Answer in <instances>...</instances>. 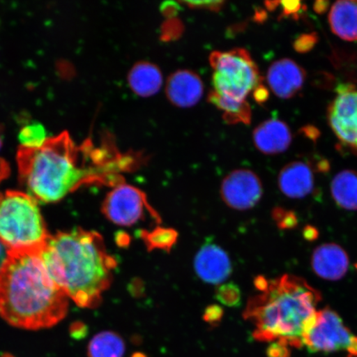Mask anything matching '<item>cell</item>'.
<instances>
[{
	"instance_id": "cell-23",
	"label": "cell",
	"mask_w": 357,
	"mask_h": 357,
	"mask_svg": "<svg viewBox=\"0 0 357 357\" xmlns=\"http://www.w3.org/2000/svg\"><path fill=\"white\" fill-rule=\"evenodd\" d=\"M217 298L223 305L236 306L241 301L239 289L234 284L221 285L218 288Z\"/></svg>"
},
{
	"instance_id": "cell-8",
	"label": "cell",
	"mask_w": 357,
	"mask_h": 357,
	"mask_svg": "<svg viewBox=\"0 0 357 357\" xmlns=\"http://www.w3.org/2000/svg\"><path fill=\"white\" fill-rule=\"evenodd\" d=\"M106 218L116 225L131 227L144 220L146 213H156L144 192L130 185L119 184L107 195L102 204Z\"/></svg>"
},
{
	"instance_id": "cell-17",
	"label": "cell",
	"mask_w": 357,
	"mask_h": 357,
	"mask_svg": "<svg viewBox=\"0 0 357 357\" xmlns=\"http://www.w3.org/2000/svg\"><path fill=\"white\" fill-rule=\"evenodd\" d=\"M128 83L137 96L142 98L153 96L162 86V71L151 62L138 61L129 70Z\"/></svg>"
},
{
	"instance_id": "cell-28",
	"label": "cell",
	"mask_w": 357,
	"mask_h": 357,
	"mask_svg": "<svg viewBox=\"0 0 357 357\" xmlns=\"http://www.w3.org/2000/svg\"><path fill=\"white\" fill-rule=\"evenodd\" d=\"M284 16L296 15L302 8L301 2H282Z\"/></svg>"
},
{
	"instance_id": "cell-10",
	"label": "cell",
	"mask_w": 357,
	"mask_h": 357,
	"mask_svg": "<svg viewBox=\"0 0 357 357\" xmlns=\"http://www.w3.org/2000/svg\"><path fill=\"white\" fill-rule=\"evenodd\" d=\"M225 203L235 211H248L256 206L263 195L260 178L249 169H240L227 175L221 185Z\"/></svg>"
},
{
	"instance_id": "cell-20",
	"label": "cell",
	"mask_w": 357,
	"mask_h": 357,
	"mask_svg": "<svg viewBox=\"0 0 357 357\" xmlns=\"http://www.w3.org/2000/svg\"><path fill=\"white\" fill-rule=\"evenodd\" d=\"M125 342L118 333L104 331L96 335L89 342L88 357H123Z\"/></svg>"
},
{
	"instance_id": "cell-12",
	"label": "cell",
	"mask_w": 357,
	"mask_h": 357,
	"mask_svg": "<svg viewBox=\"0 0 357 357\" xmlns=\"http://www.w3.org/2000/svg\"><path fill=\"white\" fill-rule=\"evenodd\" d=\"M305 77V70L296 61L281 59L275 61L268 69L266 82L276 96L287 100L300 92Z\"/></svg>"
},
{
	"instance_id": "cell-14",
	"label": "cell",
	"mask_w": 357,
	"mask_h": 357,
	"mask_svg": "<svg viewBox=\"0 0 357 357\" xmlns=\"http://www.w3.org/2000/svg\"><path fill=\"white\" fill-rule=\"evenodd\" d=\"M312 271L319 278L339 280L344 278L349 267V257L341 245L326 243L317 248L311 258Z\"/></svg>"
},
{
	"instance_id": "cell-2",
	"label": "cell",
	"mask_w": 357,
	"mask_h": 357,
	"mask_svg": "<svg viewBox=\"0 0 357 357\" xmlns=\"http://www.w3.org/2000/svg\"><path fill=\"white\" fill-rule=\"evenodd\" d=\"M69 298L49 275L40 253L7 252L0 266V316L25 330L50 328L68 312Z\"/></svg>"
},
{
	"instance_id": "cell-21",
	"label": "cell",
	"mask_w": 357,
	"mask_h": 357,
	"mask_svg": "<svg viewBox=\"0 0 357 357\" xmlns=\"http://www.w3.org/2000/svg\"><path fill=\"white\" fill-rule=\"evenodd\" d=\"M147 248L150 250L162 249L169 251L172 245L176 243L178 234L171 229H162L158 227L151 231H144L141 234Z\"/></svg>"
},
{
	"instance_id": "cell-35",
	"label": "cell",
	"mask_w": 357,
	"mask_h": 357,
	"mask_svg": "<svg viewBox=\"0 0 357 357\" xmlns=\"http://www.w3.org/2000/svg\"><path fill=\"white\" fill-rule=\"evenodd\" d=\"M2 146V138L0 137V149H1Z\"/></svg>"
},
{
	"instance_id": "cell-9",
	"label": "cell",
	"mask_w": 357,
	"mask_h": 357,
	"mask_svg": "<svg viewBox=\"0 0 357 357\" xmlns=\"http://www.w3.org/2000/svg\"><path fill=\"white\" fill-rule=\"evenodd\" d=\"M328 119L341 145L357 155V89L355 87L339 88L337 96L328 107Z\"/></svg>"
},
{
	"instance_id": "cell-36",
	"label": "cell",
	"mask_w": 357,
	"mask_h": 357,
	"mask_svg": "<svg viewBox=\"0 0 357 357\" xmlns=\"http://www.w3.org/2000/svg\"><path fill=\"white\" fill-rule=\"evenodd\" d=\"M356 269H357V264H356Z\"/></svg>"
},
{
	"instance_id": "cell-19",
	"label": "cell",
	"mask_w": 357,
	"mask_h": 357,
	"mask_svg": "<svg viewBox=\"0 0 357 357\" xmlns=\"http://www.w3.org/2000/svg\"><path fill=\"white\" fill-rule=\"evenodd\" d=\"M333 199L346 211H357V172L345 169L337 174L331 183Z\"/></svg>"
},
{
	"instance_id": "cell-7",
	"label": "cell",
	"mask_w": 357,
	"mask_h": 357,
	"mask_svg": "<svg viewBox=\"0 0 357 357\" xmlns=\"http://www.w3.org/2000/svg\"><path fill=\"white\" fill-rule=\"evenodd\" d=\"M303 346L311 352L347 351L357 357V337L347 328L337 312L329 307L319 310L316 323L303 339Z\"/></svg>"
},
{
	"instance_id": "cell-6",
	"label": "cell",
	"mask_w": 357,
	"mask_h": 357,
	"mask_svg": "<svg viewBox=\"0 0 357 357\" xmlns=\"http://www.w3.org/2000/svg\"><path fill=\"white\" fill-rule=\"evenodd\" d=\"M50 236L32 195L16 190L0 195V242L7 252L41 253Z\"/></svg>"
},
{
	"instance_id": "cell-32",
	"label": "cell",
	"mask_w": 357,
	"mask_h": 357,
	"mask_svg": "<svg viewBox=\"0 0 357 357\" xmlns=\"http://www.w3.org/2000/svg\"><path fill=\"white\" fill-rule=\"evenodd\" d=\"M132 357H146L145 354H141V352H137V354H134Z\"/></svg>"
},
{
	"instance_id": "cell-22",
	"label": "cell",
	"mask_w": 357,
	"mask_h": 357,
	"mask_svg": "<svg viewBox=\"0 0 357 357\" xmlns=\"http://www.w3.org/2000/svg\"><path fill=\"white\" fill-rule=\"evenodd\" d=\"M47 139L46 129L41 123L34 122L26 125L20 130L21 146L26 147V149H39Z\"/></svg>"
},
{
	"instance_id": "cell-15",
	"label": "cell",
	"mask_w": 357,
	"mask_h": 357,
	"mask_svg": "<svg viewBox=\"0 0 357 357\" xmlns=\"http://www.w3.org/2000/svg\"><path fill=\"white\" fill-rule=\"evenodd\" d=\"M291 142V131L288 125L280 119L266 120L253 132L254 144L258 151L266 155L284 153Z\"/></svg>"
},
{
	"instance_id": "cell-27",
	"label": "cell",
	"mask_w": 357,
	"mask_h": 357,
	"mask_svg": "<svg viewBox=\"0 0 357 357\" xmlns=\"http://www.w3.org/2000/svg\"><path fill=\"white\" fill-rule=\"evenodd\" d=\"M315 39L311 35H305L302 38L297 40L296 48L298 52H306L310 50L315 42Z\"/></svg>"
},
{
	"instance_id": "cell-25",
	"label": "cell",
	"mask_w": 357,
	"mask_h": 357,
	"mask_svg": "<svg viewBox=\"0 0 357 357\" xmlns=\"http://www.w3.org/2000/svg\"><path fill=\"white\" fill-rule=\"evenodd\" d=\"M266 355L268 357H290L291 351L289 347L275 342L270 343L269 347H267Z\"/></svg>"
},
{
	"instance_id": "cell-4",
	"label": "cell",
	"mask_w": 357,
	"mask_h": 357,
	"mask_svg": "<svg viewBox=\"0 0 357 357\" xmlns=\"http://www.w3.org/2000/svg\"><path fill=\"white\" fill-rule=\"evenodd\" d=\"M321 301L320 292L305 280L287 274L268 280L266 288L248 302L244 319L255 327L256 340L301 348L316 323Z\"/></svg>"
},
{
	"instance_id": "cell-30",
	"label": "cell",
	"mask_w": 357,
	"mask_h": 357,
	"mask_svg": "<svg viewBox=\"0 0 357 357\" xmlns=\"http://www.w3.org/2000/svg\"><path fill=\"white\" fill-rule=\"evenodd\" d=\"M10 168L6 160L0 158V183L6 180L8 175H10ZM0 195H1V193H0Z\"/></svg>"
},
{
	"instance_id": "cell-13",
	"label": "cell",
	"mask_w": 357,
	"mask_h": 357,
	"mask_svg": "<svg viewBox=\"0 0 357 357\" xmlns=\"http://www.w3.org/2000/svg\"><path fill=\"white\" fill-rule=\"evenodd\" d=\"M204 83L197 74L189 70H180L167 79V99L178 108H190L198 104L204 95Z\"/></svg>"
},
{
	"instance_id": "cell-24",
	"label": "cell",
	"mask_w": 357,
	"mask_h": 357,
	"mask_svg": "<svg viewBox=\"0 0 357 357\" xmlns=\"http://www.w3.org/2000/svg\"><path fill=\"white\" fill-rule=\"evenodd\" d=\"M273 215L280 229H292L298 225L296 214L293 212L284 211L282 208H278L274 211Z\"/></svg>"
},
{
	"instance_id": "cell-1",
	"label": "cell",
	"mask_w": 357,
	"mask_h": 357,
	"mask_svg": "<svg viewBox=\"0 0 357 357\" xmlns=\"http://www.w3.org/2000/svg\"><path fill=\"white\" fill-rule=\"evenodd\" d=\"M91 140L77 145L63 132L39 149L20 146L17 167L29 195L43 203H55L84 185L114 183L115 162Z\"/></svg>"
},
{
	"instance_id": "cell-29",
	"label": "cell",
	"mask_w": 357,
	"mask_h": 357,
	"mask_svg": "<svg viewBox=\"0 0 357 357\" xmlns=\"http://www.w3.org/2000/svg\"><path fill=\"white\" fill-rule=\"evenodd\" d=\"M71 335L74 338H83L86 336V326L83 324H77L73 326V328L70 329Z\"/></svg>"
},
{
	"instance_id": "cell-3",
	"label": "cell",
	"mask_w": 357,
	"mask_h": 357,
	"mask_svg": "<svg viewBox=\"0 0 357 357\" xmlns=\"http://www.w3.org/2000/svg\"><path fill=\"white\" fill-rule=\"evenodd\" d=\"M40 256L69 300L88 309L100 305L117 266L101 235L82 227L51 235Z\"/></svg>"
},
{
	"instance_id": "cell-11",
	"label": "cell",
	"mask_w": 357,
	"mask_h": 357,
	"mask_svg": "<svg viewBox=\"0 0 357 357\" xmlns=\"http://www.w3.org/2000/svg\"><path fill=\"white\" fill-rule=\"evenodd\" d=\"M195 273L204 282L221 284L229 279L233 266L229 254L220 245L206 243L199 250L194 260Z\"/></svg>"
},
{
	"instance_id": "cell-33",
	"label": "cell",
	"mask_w": 357,
	"mask_h": 357,
	"mask_svg": "<svg viewBox=\"0 0 357 357\" xmlns=\"http://www.w3.org/2000/svg\"><path fill=\"white\" fill-rule=\"evenodd\" d=\"M0 357H15V356H13V355L10 354H4L0 356Z\"/></svg>"
},
{
	"instance_id": "cell-26",
	"label": "cell",
	"mask_w": 357,
	"mask_h": 357,
	"mask_svg": "<svg viewBox=\"0 0 357 357\" xmlns=\"http://www.w3.org/2000/svg\"><path fill=\"white\" fill-rule=\"evenodd\" d=\"M223 312L220 307L211 306L205 312L204 319L211 325L218 324L222 319Z\"/></svg>"
},
{
	"instance_id": "cell-31",
	"label": "cell",
	"mask_w": 357,
	"mask_h": 357,
	"mask_svg": "<svg viewBox=\"0 0 357 357\" xmlns=\"http://www.w3.org/2000/svg\"><path fill=\"white\" fill-rule=\"evenodd\" d=\"M303 236L306 240L314 241L319 236V231L315 227L312 226H307L303 230Z\"/></svg>"
},
{
	"instance_id": "cell-18",
	"label": "cell",
	"mask_w": 357,
	"mask_h": 357,
	"mask_svg": "<svg viewBox=\"0 0 357 357\" xmlns=\"http://www.w3.org/2000/svg\"><path fill=\"white\" fill-rule=\"evenodd\" d=\"M333 33L348 42L357 41V0H340L333 4L328 15Z\"/></svg>"
},
{
	"instance_id": "cell-34",
	"label": "cell",
	"mask_w": 357,
	"mask_h": 357,
	"mask_svg": "<svg viewBox=\"0 0 357 357\" xmlns=\"http://www.w3.org/2000/svg\"><path fill=\"white\" fill-rule=\"evenodd\" d=\"M3 244L1 243V242H0V257H1L2 255V252H3Z\"/></svg>"
},
{
	"instance_id": "cell-16",
	"label": "cell",
	"mask_w": 357,
	"mask_h": 357,
	"mask_svg": "<svg viewBox=\"0 0 357 357\" xmlns=\"http://www.w3.org/2000/svg\"><path fill=\"white\" fill-rule=\"evenodd\" d=\"M278 185L280 191L288 198L303 199L314 190V174L305 162H290L281 169Z\"/></svg>"
},
{
	"instance_id": "cell-5",
	"label": "cell",
	"mask_w": 357,
	"mask_h": 357,
	"mask_svg": "<svg viewBox=\"0 0 357 357\" xmlns=\"http://www.w3.org/2000/svg\"><path fill=\"white\" fill-rule=\"evenodd\" d=\"M213 89L208 100L223 113L229 123H250L252 109L247 99L262 87L255 61L245 49L214 52L209 57Z\"/></svg>"
}]
</instances>
